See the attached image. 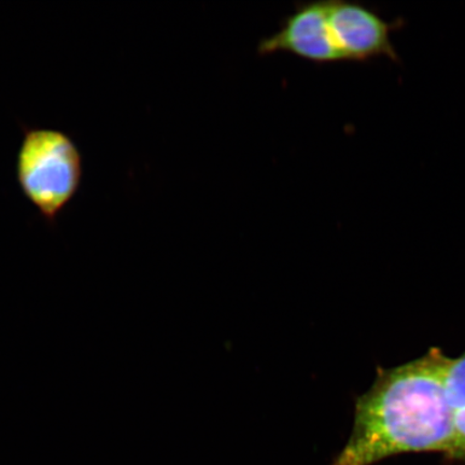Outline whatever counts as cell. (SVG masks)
I'll return each instance as SVG.
<instances>
[{
  "mask_svg": "<svg viewBox=\"0 0 465 465\" xmlns=\"http://www.w3.org/2000/svg\"><path fill=\"white\" fill-rule=\"evenodd\" d=\"M450 358L431 348L420 359L378 369L373 385L357 400L353 429L332 465H374L409 452H443L452 444L445 391Z\"/></svg>",
  "mask_w": 465,
  "mask_h": 465,
  "instance_id": "obj_1",
  "label": "cell"
},
{
  "mask_svg": "<svg viewBox=\"0 0 465 465\" xmlns=\"http://www.w3.org/2000/svg\"><path fill=\"white\" fill-rule=\"evenodd\" d=\"M15 177L23 196L50 228L83 184V153L71 134L51 127L21 124Z\"/></svg>",
  "mask_w": 465,
  "mask_h": 465,
  "instance_id": "obj_2",
  "label": "cell"
},
{
  "mask_svg": "<svg viewBox=\"0 0 465 465\" xmlns=\"http://www.w3.org/2000/svg\"><path fill=\"white\" fill-rule=\"evenodd\" d=\"M327 7L331 33L342 62L363 63L378 57L400 61L391 35L397 23H388L357 3L329 0Z\"/></svg>",
  "mask_w": 465,
  "mask_h": 465,
  "instance_id": "obj_3",
  "label": "cell"
},
{
  "mask_svg": "<svg viewBox=\"0 0 465 465\" xmlns=\"http://www.w3.org/2000/svg\"><path fill=\"white\" fill-rule=\"evenodd\" d=\"M278 52H287L317 64L342 62L331 33L327 2L301 5L277 33L259 45L262 55Z\"/></svg>",
  "mask_w": 465,
  "mask_h": 465,
  "instance_id": "obj_4",
  "label": "cell"
},
{
  "mask_svg": "<svg viewBox=\"0 0 465 465\" xmlns=\"http://www.w3.org/2000/svg\"><path fill=\"white\" fill-rule=\"evenodd\" d=\"M444 383L452 420V444L449 458L465 461V352L459 358H450Z\"/></svg>",
  "mask_w": 465,
  "mask_h": 465,
  "instance_id": "obj_5",
  "label": "cell"
}]
</instances>
